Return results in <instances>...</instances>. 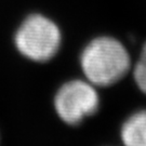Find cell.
Returning a JSON list of instances; mask_svg holds the SVG:
<instances>
[{"label":"cell","instance_id":"1","mask_svg":"<svg viewBox=\"0 0 146 146\" xmlns=\"http://www.w3.org/2000/svg\"><path fill=\"white\" fill-rule=\"evenodd\" d=\"M130 55L122 43L110 37H100L89 43L81 54L86 77L96 86H110L130 69Z\"/></svg>","mask_w":146,"mask_h":146},{"label":"cell","instance_id":"2","mask_svg":"<svg viewBox=\"0 0 146 146\" xmlns=\"http://www.w3.org/2000/svg\"><path fill=\"white\" fill-rule=\"evenodd\" d=\"M14 41L16 49L25 58L36 62H46L58 51L61 33L48 17L33 14L19 27Z\"/></svg>","mask_w":146,"mask_h":146},{"label":"cell","instance_id":"3","mask_svg":"<svg viewBox=\"0 0 146 146\" xmlns=\"http://www.w3.org/2000/svg\"><path fill=\"white\" fill-rule=\"evenodd\" d=\"M60 118L68 125H77L94 114L99 107V95L88 82L73 80L63 84L54 100Z\"/></svg>","mask_w":146,"mask_h":146},{"label":"cell","instance_id":"4","mask_svg":"<svg viewBox=\"0 0 146 146\" xmlns=\"http://www.w3.org/2000/svg\"><path fill=\"white\" fill-rule=\"evenodd\" d=\"M125 146H146V110L129 117L121 129Z\"/></svg>","mask_w":146,"mask_h":146},{"label":"cell","instance_id":"5","mask_svg":"<svg viewBox=\"0 0 146 146\" xmlns=\"http://www.w3.org/2000/svg\"><path fill=\"white\" fill-rule=\"evenodd\" d=\"M134 79L137 87L146 93V43L143 47L140 58L134 67Z\"/></svg>","mask_w":146,"mask_h":146}]
</instances>
